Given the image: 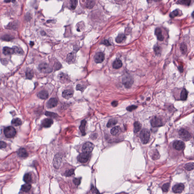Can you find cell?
I'll list each match as a JSON object with an SVG mask.
<instances>
[{"label": "cell", "instance_id": "cell-1", "mask_svg": "<svg viewBox=\"0 0 194 194\" xmlns=\"http://www.w3.org/2000/svg\"><path fill=\"white\" fill-rule=\"evenodd\" d=\"M150 132L147 129H143L141 132L139 137L142 143L144 144H146L149 141L150 137Z\"/></svg>", "mask_w": 194, "mask_h": 194}, {"label": "cell", "instance_id": "cell-2", "mask_svg": "<svg viewBox=\"0 0 194 194\" xmlns=\"http://www.w3.org/2000/svg\"><path fill=\"white\" fill-rule=\"evenodd\" d=\"M16 130L13 127L10 126L6 127L4 130V134L5 137L9 138H13L16 134Z\"/></svg>", "mask_w": 194, "mask_h": 194}, {"label": "cell", "instance_id": "cell-3", "mask_svg": "<svg viewBox=\"0 0 194 194\" xmlns=\"http://www.w3.org/2000/svg\"><path fill=\"white\" fill-rule=\"evenodd\" d=\"M178 134L180 138L184 140H189L192 137L190 133L184 129H180L178 132Z\"/></svg>", "mask_w": 194, "mask_h": 194}, {"label": "cell", "instance_id": "cell-4", "mask_svg": "<svg viewBox=\"0 0 194 194\" xmlns=\"http://www.w3.org/2000/svg\"><path fill=\"white\" fill-rule=\"evenodd\" d=\"M90 153L83 152L78 156L77 160L78 161L81 163H87L89 159Z\"/></svg>", "mask_w": 194, "mask_h": 194}, {"label": "cell", "instance_id": "cell-5", "mask_svg": "<svg viewBox=\"0 0 194 194\" xmlns=\"http://www.w3.org/2000/svg\"><path fill=\"white\" fill-rule=\"evenodd\" d=\"M151 125L153 127H159L163 125V121L159 117L155 116L152 119L151 121Z\"/></svg>", "mask_w": 194, "mask_h": 194}, {"label": "cell", "instance_id": "cell-6", "mask_svg": "<svg viewBox=\"0 0 194 194\" xmlns=\"http://www.w3.org/2000/svg\"><path fill=\"white\" fill-rule=\"evenodd\" d=\"M95 146L91 142H87L85 143L83 146L82 151L83 152L90 153L93 150Z\"/></svg>", "mask_w": 194, "mask_h": 194}, {"label": "cell", "instance_id": "cell-7", "mask_svg": "<svg viewBox=\"0 0 194 194\" xmlns=\"http://www.w3.org/2000/svg\"><path fill=\"white\" fill-rule=\"evenodd\" d=\"M133 81L131 77L127 75L123 77L122 79V83L126 88H130L133 83Z\"/></svg>", "mask_w": 194, "mask_h": 194}, {"label": "cell", "instance_id": "cell-8", "mask_svg": "<svg viewBox=\"0 0 194 194\" xmlns=\"http://www.w3.org/2000/svg\"><path fill=\"white\" fill-rule=\"evenodd\" d=\"M38 69L41 72L44 73H50L52 70L48 64L46 63H42L39 65Z\"/></svg>", "mask_w": 194, "mask_h": 194}, {"label": "cell", "instance_id": "cell-9", "mask_svg": "<svg viewBox=\"0 0 194 194\" xmlns=\"http://www.w3.org/2000/svg\"><path fill=\"white\" fill-rule=\"evenodd\" d=\"M62 162V158L61 155L59 154H57L54 158L53 165L56 169H58Z\"/></svg>", "mask_w": 194, "mask_h": 194}, {"label": "cell", "instance_id": "cell-10", "mask_svg": "<svg viewBox=\"0 0 194 194\" xmlns=\"http://www.w3.org/2000/svg\"><path fill=\"white\" fill-rule=\"evenodd\" d=\"M173 147L176 150L181 151L185 147V144L181 140H176L173 143Z\"/></svg>", "mask_w": 194, "mask_h": 194}, {"label": "cell", "instance_id": "cell-11", "mask_svg": "<svg viewBox=\"0 0 194 194\" xmlns=\"http://www.w3.org/2000/svg\"><path fill=\"white\" fill-rule=\"evenodd\" d=\"M184 185L182 184H178L175 185L172 187V191L175 193H180L183 192L184 189Z\"/></svg>", "mask_w": 194, "mask_h": 194}, {"label": "cell", "instance_id": "cell-12", "mask_svg": "<svg viewBox=\"0 0 194 194\" xmlns=\"http://www.w3.org/2000/svg\"><path fill=\"white\" fill-rule=\"evenodd\" d=\"M94 60L95 62L97 63L102 62L104 60V54L102 52L96 53L94 57Z\"/></svg>", "mask_w": 194, "mask_h": 194}, {"label": "cell", "instance_id": "cell-13", "mask_svg": "<svg viewBox=\"0 0 194 194\" xmlns=\"http://www.w3.org/2000/svg\"><path fill=\"white\" fill-rule=\"evenodd\" d=\"M53 124V121L52 119L46 118L42 121L41 125L42 127L45 128L50 127Z\"/></svg>", "mask_w": 194, "mask_h": 194}, {"label": "cell", "instance_id": "cell-14", "mask_svg": "<svg viewBox=\"0 0 194 194\" xmlns=\"http://www.w3.org/2000/svg\"><path fill=\"white\" fill-rule=\"evenodd\" d=\"M58 104V101L56 98H52L48 101L47 107L48 108H51L55 107Z\"/></svg>", "mask_w": 194, "mask_h": 194}, {"label": "cell", "instance_id": "cell-15", "mask_svg": "<svg viewBox=\"0 0 194 194\" xmlns=\"http://www.w3.org/2000/svg\"><path fill=\"white\" fill-rule=\"evenodd\" d=\"M111 133L114 136L120 135L121 133V129L119 126H116L113 127L111 130Z\"/></svg>", "mask_w": 194, "mask_h": 194}, {"label": "cell", "instance_id": "cell-16", "mask_svg": "<svg viewBox=\"0 0 194 194\" xmlns=\"http://www.w3.org/2000/svg\"><path fill=\"white\" fill-rule=\"evenodd\" d=\"M17 154L20 157L24 158L27 157L29 155L27 152L24 148H20L17 152Z\"/></svg>", "mask_w": 194, "mask_h": 194}, {"label": "cell", "instance_id": "cell-17", "mask_svg": "<svg viewBox=\"0 0 194 194\" xmlns=\"http://www.w3.org/2000/svg\"><path fill=\"white\" fill-rule=\"evenodd\" d=\"M73 95V92L71 90H65L62 93V96L64 98L68 99L71 98Z\"/></svg>", "mask_w": 194, "mask_h": 194}, {"label": "cell", "instance_id": "cell-18", "mask_svg": "<svg viewBox=\"0 0 194 194\" xmlns=\"http://www.w3.org/2000/svg\"><path fill=\"white\" fill-rule=\"evenodd\" d=\"M58 78L62 83H65L68 82L69 81V78L68 75L63 73H61L58 75Z\"/></svg>", "mask_w": 194, "mask_h": 194}, {"label": "cell", "instance_id": "cell-19", "mask_svg": "<svg viewBox=\"0 0 194 194\" xmlns=\"http://www.w3.org/2000/svg\"><path fill=\"white\" fill-rule=\"evenodd\" d=\"M86 124H87V121L85 120H83L81 121V125L79 127V129L81 133L83 136L86 135Z\"/></svg>", "mask_w": 194, "mask_h": 194}, {"label": "cell", "instance_id": "cell-20", "mask_svg": "<svg viewBox=\"0 0 194 194\" xmlns=\"http://www.w3.org/2000/svg\"><path fill=\"white\" fill-rule=\"evenodd\" d=\"M150 155L152 159L153 160H157L159 159L160 157V155L157 149H154L152 150L151 152Z\"/></svg>", "mask_w": 194, "mask_h": 194}, {"label": "cell", "instance_id": "cell-21", "mask_svg": "<svg viewBox=\"0 0 194 194\" xmlns=\"http://www.w3.org/2000/svg\"><path fill=\"white\" fill-rule=\"evenodd\" d=\"M155 35L157 36V39L159 41H162L163 40L164 37L162 34V31L161 29L157 28L155 29Z\"/></svg>", "mask_w": 194, "mask_h": 194}, {"label": "cell", "instance_id": "cell-22", "mask_svg": "<svg viewBox=\"0 0 194 194\" xmlns=\"http://www.w3.org/2000/svg\"><path fill=\"white\" fill-rule=\"evenodd\" d=\"M3 52L6 56H9L13 54L14 53V51L13 48L5 47L3 49Z\"/></svg>", "mask_w": 194, "mask_h": 194}, {"label": "cell", "instance_id": "cell-23", "mask_svg": "<svg viewBox=\"0 0 194 194\" xmlns=\"http://www.w3.org/2000/svg\"><path fill=\"white\" fill-rule=\"evenodd\" d=\"M38 96L39 98L42 99H46L48 97V93L47 91L43 90L38 93Z\"/></svg>", "mask_w": 194, "mask_h": 194}, {"label": "cell", "instance_id": "cell-24", "mask_svg": "<svg viewBox=\"0 0 194 194\" xmlns=\"http://www.w3.org/2000/svg\"><path fill=\"white\" fill-rule=\"evenodd\" d=\"M122 62L120 59H116L113 63V68L116 69H118L121 68L122 66Z\"/></svg>", "mask_w": 194, "mask_h": 194}, {"label": "cell", "instance_id": "cell-25", "mask_svg": "<svg viewBox=\"0 0 194 194\" xmlns=\"http://www.w3.org/2000/svg\"><path fill=\"white\" fill-rule=\"evenodd\" d=\"M31 185L29 183H26L25 184L21 186V190L23 192H29L30 189L31 188Z\"/></svg>", "mask_w": 194, "mask_h": 194}, {"label": "cell", "instance_id": "cell-26", "mask_svg": "<svg viewBox=\"0 0 194 194\" xmlns=\"http://www.w3.org/2000/svg\"><path fill=\"white\" fill-rule=\"evenodd\" d=\"M23 180L26 183H31L32 182V177L31 174L29 173L25 174L24 176Z\"/></svg>", "mask_w": 194, "mask_h": 194}, {"label": "cell", "instance_id": "cell-27", "mask_svg": "<svg viewBox=\"0 0 194 194\" xmlns=\"http://www.w3.org/2000/svg\"><path fill=\"white\" fill-rule=\"evenodd\" d=\"M126 39V37L125 35L123 33H120L118 35L116 38V41L117 43H120L124 41Z\"/></svg>", "mask_w": 194, "mask_h": 194}, {"label": "cell", "instance_id": "cell-28", "mask_svg": "<svg viewBox=\"0 0 194 194\" xmlns=\"http://www.w3.org/2000/svg\"><path fill=\"white\" fill-rule=\"evenodd\" d=\"M95 4V0H86V5L87 8L91 9L94 7Z\"/></svg>", "mask_w": 194, "mask_h": 194}, {"label": "cell", "instance_id": "cell-29", "mask_svg": "<svg viewBox=\"0 0 194 194\" xmlns=\"http://www.w3.org/2000/svg\"><path fill=\"white\" fill-rule=\"evenodd\" d=\"M13 48L14 50V53L18 55H23L24 53V52L23 50L19 47L16 46H14Z\"/></svg>", "mask_w": 194, "mask_h": 194}, {"label": "cell", "instance_id": "cell-30", "mask_svg": "<svg viewBox=\"0 0 194 194\" xmlns=\"http://www.w3.org/2000/svg\"><path fill=\"white\" fill-rule=\"evenodd\" d=\"M141 124L138 121H136L134 124V132L137 133L141 130Z\"/></svg>", "mask_w": 194, "mask_h": 194}, {"label": "cell", "instance_id": "cell-31", "mask_svg": "<svg viewBox=\"0 0 194 194\" xmlns=\"http://www.w3.org/2000/svg\"><path fill=\"white\" fill-rule=\"evenodd\" d=\"M22 123V121L19 118H14L11 121V124L16 126H20Z\"/></svg>", "mask_w": 194, "mask_h": 194}, {"label": "cell", "instance_id": "cell-32", "mask_svg": "<svg viewBox=\"0 0 194 194\" xmlns=\"http://www.w3.org/2000/svg\"><path fill=\"white\" fill-rule=\"evenodd\" d=\"M188 96V92L186 89H184L181 91L180 94V99L182 101H185L186 99Z\"/></svg>", "mask_w": 194, "mask_h": 194}, {"label": "cell", "instance_id": "cell-33", "mask_svg": "<svg viewBox=\"0 0 194 194\" xmlns=\"http://www.w3.org/2000/svg\"><path fill=\"white\" fill-rule=\"evenodd\" d=\"M118 122V121L116 119H112L108 121L107 124V127L108 128L112 127L113 126H115Z\"/></svg>", "mask_w": 194, "mask_h": 194}, {"label": "cell", "instance_id": "cell-34", "mask_svg": "<svg viewBox=\"0 0 194 194\" xmlns=\"http://www.w3.org/2000/svg\"><path fill=\"white\" fill-rule=\"evenodd\" d=\"M26 78L29 79H31L33 78L34 73L33 71L31 69H28L26 72Z\"/></svg>", "mask_w": 194, "mask_h": 194}, {"label": "cell", "instance_id": "cell-35", "mask_svg": "<svg viewBox=\"0 0 194 194\" xmlns=\"http://www.w3.org/2000/svg\"><path fill=\"white\" fill-rule=\"evenodd\" d=\"M191 3V0H178L177 4L189 6Z\"/></svg>", "mask_w": 194, "mask_h": 194}, {"label": "cell", "instance_id": "cell-36", "mask_svg": "<svg viewBox=\"0 0 194 194\" xmlns=\"http://www.w3.org/2000/svg\"><path fill=\"white\" fill-rule=\"evenodd\" d=\"M185 168L188 171H191L194 169V163H189L185 166Z\"/></svg>", "mask_w": 194, "mask_h": 194}, {"label": "cell", "instance_id": "cell-37", "mask_svg": "<svg viewBox=\"0 0 194 194\" xmlns=\"http://www.w3.org/2000/svg\"><path fill=\"white\" fill-rule=\"evenodd\" d=\"M179 10H178V9L174 10L173 11L171 12V13L170 14V17L171 18H173L176 17V16H177L179 15Z\"/></svg>", "mask_w": 194, "mask_h": 194}, {"label": "cell", "instance_id": "cell-38", "mask_svg": "<svg viewBox=\"0 0 194 194\" xmlns=\"http://www.w3.org/2000/svg\"><path fill=\"white\" fill-rule=\"evenodd\" d=\"M71 7L72 9H75L78 4V0H70V1Z\"/></svg>", "mask_w": 194, "mask_h": 194}, {"label": "cell", "instance_id": "cell-39", "mask_svg": "<svg viewBox=\"0 0 194 194\" xmlns=\"http://www.w3.org/2000/svg\"><path fill=\"white\" fill-rule=\"evenodd\" d=\"M2 40L6 41H10L13 39V37L8 35H5L2 36Z\"/></svg>", "mask_w": 194, "mask_h": 194}, {"label": "cell", "instance_id": "cell-40", "mask_svg": "<svg viewBox=\"0 0 194 194\" xmlns=\"http://www.w3.org/2000/svg\"><path fill=\"white\" fill-rule=\"evenodd\" d=\"M180 50L183 54H186L187 51V46L185 44L182 43L180 45Z\"/></svg>", "mask_w": 194, "mask_h": 194}, {"label": "cell", "instance_id": "cell-41", "mask_svg": "<svg viewBox=\"0 0 194 194\" xmlns=\"http://www.w3.org/2000/svg\"><path fill=\"white\" fill-rule=\"evenodd\" d=\"M74 174V169H71L67 171L65 173V175L66 177H70Z\"/></svg>", "mask_w": 194, "mask_h": 194}, {"label": "cell", "instance_id": "cell-42", "mask_svg": "<svg viewBox=\"0 0 194 194\" xmlns=\"http://www.w3.org/2000/svg\"><path fill=\"white\" fill-rule=\"evenodd\" d=\"M170 184L169 183H166L164 184L162 187V190L164 192H168L170 188Z\"/></svg>", "mask_w": 194, "mask_h": 194}, {"label": "cell", "instance_id": "cell-43", "mask_svg": "<svg viewBox=\"0 0 194 194\" xmlns=\"http://www.w3.org/2000/svg\"><path fill=\"white\" fill-rule=\"evenodd\" d=\"M45 114L46 116H50L52 118H56L57 116V114L55 113H52L51 112H46L45 113Z\"/></svg>", "mask_w": 194, "mask_h": 194}, {"label": "cell", "instance_id": "cell-44", "mask_svg": "<svg viewBox=\"0 0 194 194\" xmlns=\"http://www.w3.org/2000/svg\"><path fill=\"white\" fill-rule=\"evenodd\" d=\"M154 52L157 54H159L161 53V48L158 46H155L154 48Z\"/></svg>", "mask_w": 194, "mask_h": 194}, {"label": "cell", "instance_id": "cell-45", "mask_svg": "<svg viewBox=\"0 0 194 194\" xmlns=\"http://www.w3.org/2000/svg\"><path fill=\"white\" fill-rule=\"evenodd\" d=\"M81 178H74L73 180V182L75 185H76V186H79V185L81 183Z\"/></svg>", "mask_w": 194, "mask_h": 194}, {"label": "cell", "instance_id": "cell-46", "mask_svg": "<svg viewBox=\"0 0 194 194\" xmlns=\"http://www.w3.org/2000/svg\"><path fill=\"white\" fill-rule=\"evenodd\" d=\"M74 57V56L73 54L71 53L68 55L67 58V60L68 61V62H71L73 60Z\"/></svg>", "mask_w": 194, "mask_h": 194}, {"label": "cell", "instance_id": "cell-47", "mask_svg": "<svg viewBox=\"0 0 194 194\" xmlns=\"http://www.w3.org/2000/svg\"><path fill=\"white\" fill-rule=\"evenodd\" d=\"M137 106L135 105L130 106L129 107H127L126 109L127 111L129 112H132L133 110H134L136 108H137Z\"/></svg>", "mask_w": 194, "mask_h": 194}, {"label": "cell", "instance_id": "cell-48", "mask_svg": "<svg viewBox=\"0 0 194 194\" xmlns=\"http://www.w3.org/2000/svg\"><path fill=\"white\" fill-rule=\"evenodd\" d=\"M7 146V145L4 141H0V149L5 148Z\"/></svg>", "mask_w": 194, "mask_h": 194}, {"label": "cell", "instance_id": "cell-49", "mask_svg": "<svg viewBox=\"0 0 194 194\" xmlns=\"http://www.w3.org/2000/svg\"><path fill=\"white\" fill-rule=\"evenodd\" d=\"M76 89L77 90L81 91H83L84 89V88H83V86L80 85V84H79V85H77Z\"/></svg>", "mask_w": 194, "mask_h": 194}, {"label": "cell", "instance_id": "cell-50", "mask_svg": "<svg viewBox=\"0 0 194 194\" xmlns=\"http://www.w3.org/2000/svg\"><path fill=\"white\" fill-rule=\"evenodd\" d=\"M102 43L106 45V46H109L111 45L110 43L107 40H104L102 42Z\"/></svg>", "mask_w": 194, "mask_h": 194}, {"label": "cell", "instance_id": "cell-51", "mask_svg": "<svg viewBox=\"0 0 194 194\" xmlns=\"http://www.w3.org/2000/svg\"><path fill=\"white\" fill-rule=\"evenodd\" d=\"M1 63L4 65H6L8 63V61L6 59H2L1 60Z\"/></svg>", "mask_w": 194, "mask_h": 194}, {"label": "cell", "instance_id": "cell-52", "mask_svg": "<svg viewBox=\"0 0 194 194\" xmlns=\"http://www.w3.org/2000/svg\"><path fill=\"white\" fill-rule=\"evenodd\" d=\"M118 102L117 101H114L112 102V105L113 107H116L118 105Z\"/></svg>", "mask_w": 194, "mask_h": 194}, {"label": "cell", "instance_id": "cell-53", "mask_svg": "<svg viewBox=\"0 0 194 194\" xmlns=\"http://www.w3.org/2000/svg\"><path fill=\"white\" fill-rule=\"evenodd\" d=\"M56 69H60V68L61 66V65L60 64V63H58V64H56Z\"/></svg>", "mask_w": 194, "mask_h": 194}, {"label": "cell", "instance_id": "cell-54", "mask_svg": "<svg viewBox=\"0 0 194 194\" xmlns=\"http://www.w3.org/2000/svg\"><path fill=\"white\" fill-rule=\"evenodd\" d=\"M178 69L180 71V72H183V67L182 66H179L178 67Z\"/></svg>", "mask_w": 194, "mask_h": 194}, {"label": "cell", "instance_id": "cell-55", "mask_svg": "<svg viewBox=\"0 0 194 194\" xmlns=\"http://www.w3.org/2000/svg\"><path fill=\"white\" fill-rule=\"evenodd\" d=\"M11 1V0H5L4 2L6 3H8L10 2Z\"/></svg>", "mask_w": 194, "mask_h": 194}, {"label": "cell", "instance_id": "cell-56", "mask_svg": "<svg viewBox=\"0 0 194 194\" xmlns=\"http://www.w3.org/2000/svg\"><path fill=\"white\" fill-rule=\"evenodd\" d=\"M155 2H159L161 1V0H153Z\"/></svg>", "mask_w": 194, "mask_h": 194}, {"label": "cell", "instance_id": "cell-57", "mask_svg": "<svg viewBox=\"0 0 194 194\" xmlns=\"http://www.w3.org/2000/svg\"><path fill=\"white\" fill-rule=\"evenodd\" d=\"M30 44V45H32V46H33V45H34V43L33 42H31Z\"/></svg>", "mask_w": 194, "mask_h": 194}, {"label": "cell", "instance_id": "cell-58", "mask_svg": "<svg viewBox=\"0 0 194 194\" xmlns=\"http://www.w3.org/2000/svg\"><path fill=\"white\" fill-rule=\"evenodd\" d=\"M116 1H124V0H115Z\"/></svg>", "mask_w": 194, "mask_h": 194}, {"label": "cell", "instance_id": "cell-59", "mask_svg": "<svg viewBox=\"0 0 194 194\" xmlns=\"http://www.w3.org/2000/svg\"></svg>", "mask_w": 194, "mask_h": 194}]
</instances>
